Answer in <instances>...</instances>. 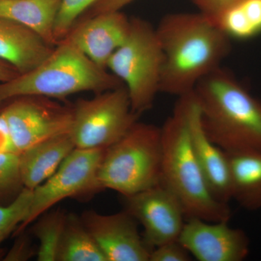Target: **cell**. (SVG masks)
I'll list each match as a JSON object with an SVG mask.
<instances>
[{"mask_svg":"<svg viewBox=\"0 0 261 261\" xmlns=\"http://www.w3.org/2000/svg\"><path fill=\"white\" fill-rule=\"evenodd\" d=\"M155 30L164 56L160 92L170 95L191 93L231 50V39L200 12L169 13Z\"/></svg>","mask_w":261,"mask_h":261,"instance_id":"obj_1","label":"cell"},{"mask_svg":"<svg viewBox=\"0 0 261 261\" xmlns=\"http://www.w3.org/2000/svg\"><path fill=\"white\" fill-rule=\"evenodd\" d=\"M194 96L208 138L226 152L261 151V101L220 66L196 84Z\"/></svg>","mask_w":261,"mask_h":261,"instance_id":"obj_2","label":"cell"},{"mask_svg":"<svg viewBox=\"0 0 261 261\" xmlns=\"http://www.w3.org/2000/svg\"><path fill=\"white\" fill-rule=\"evenodd\" d=\"M161 128L160 183L177 197L186 220L229 221V205L219 202L211 193L192 149L184 96L178 97L172 114Z\"/></svg>","mask_w":261,"mask_h":261,"instance_id":"obj_3","label":"cell"},{"mask_svg":"<svg viewBox=\"0 0 261 261\" xmlns=\"http://www.w3.org/2000/svg\"><path fill=\"white\" fill-rule=\"evenodd\" d=\"M124 85L66 38L34 69L0 83V104L23 96L63 99L82 92L98 94Z\"/></svg>","mask_w":261,"mask_h":261,"instance_id":"obj_4","label":"cell"},{"mask_svg":"<svg viewBox=\"0 0 261 261\" xmlns=\"http://www.w3.org/2000/svg\"><path fill=\"white\" fill-rule=\"evenodd\" d=\"M161 159V127L136 122L121 140L105 149L98 186L123 197L144 191L160 183Z\"/></svg>","mask_w":261,"mask_h":261,"instance_id":"obj_5","label":"cell"},{"mask_svg":"<svg viewBox=\"0 0 261 261\" xmlns=\"http://www.w3.org/2000/svg\"><path fill=\"white\" fill-rule=\"evenodd\" d=\"M130 20L128 35L107 68L124 84L132 111L140 116L152 108L160 92L164 56L155 28L143 19Z\"/></svg>","mask_w":261,"mask_h":261,"instance_id":"obj_6","label":"cell"},{"mask_svg":"<svg viewBox=\"0 0 261 261\" xmlns=\"http://www.w3.org/2000/svg\"><path fill=\"white\" fill-rule=\"evenodd\" d=\"M73 108L70 135L75 148L106 149L121 140L138 121L125 85L80 99Z\"/></svg>","mask_w":261,"mask_h":261,"instance_id":"obj_7","label":"cell"},{"mask_svg":"<svg viewBox=\"0 0 261 261\" xmlns=\"http://www.w3.org/2000/svg\"><path fill=\"white\" fill-rule=\"evenodd\" d=\"M13 99L0 113L6 141L5 150L19 154L42 141L70 132L73 108L39 96Z\"/></svg>","mask_w":261,"mask_h":261,"instance_id":"obj_8","label":"cell"},{"mask_svg":"<svg viewBox=\"0 0 261 261\" xmlns=\"http://www.w3.org/2000/svg\"><path fill=\"white\" fill-rule=\"evenodd\" d=\"M104 152L102 149H73L50 177L33 190L30 211L15 234L23 232L29 224L61 201L100 190L97 177Z\"/></svg>","mask_w":261,"mask_h":261,"instance_id":"obj_9","label":"cell"},{"mask_svg":"<svg viewBox=\"0 0 261 261\" xmlns=\"http://www.w3.org/2000/svg\"><path fill=\"white\" fill-rule=\"evenodd\" d=\"M124 197L125 210L143 228V238L153 250L163 244L176 241L186 221L177 197L161 183Z\"/></svg>","mask_w":261,"mask_h":261,"instance_id":"obj_10","label":"cell"},{"mask_svg":"<svg viewBox=\"0 0 261 261\" xmlns=\"http://www.w3.org/2000/svg\"><path fill=\"white\" fill-rule=\"evenodd\" d=\"M228 221L187 219L178 242L199 261H242L250 253V240Z\"/></svg>","mask_w":261,"mask_h":261,"instance_id":"obj_11","label":"cell"},{"mask_svg":"<svg viewBox=\"0 0 261 261\" xmlns=\"http://www.w3.org/2000/svg\"><path fill=\"white\" fill-rule=\"evenodd\" d=\"M81 218L107 261H149L152 250L126 210L111 215L87 211Z\"/></svg>","mask_w":261,"mask_h":261,"instance_id":"obj_12","label":"cell"},{"mask_svg":"<svg viewBox=\"0 0 261 261\" xmlns=\"http://www.w3.org/2000/svg\"><path fill=\"white\" fill-rule=\"evenodd\" d=\"M184 97L190 140L196 159L215 198L228 205L232 198L227 154L206 135L193 92Z\"/></svg>","mask_w":261,"mask_h":261,"instance_id":"obj_13","label":"cell"},{"mask_svg":"<svg viewBox=\"0 0 261 261\" xmlns=\"http://www.w3.org/2000/svg\"><path fill=\"white\" fill-rule=\"evenodd\" d=\"M130 23L121 10L106 12L84 18L65 38L91 61L107 68L108 60L126 39Z\"/></svg>","mask_w":261,"mask_h":261,"instance_id":"obj_14","label":"cell"},{"mask_svg":"<svg viewBox=\"0 0 261 261\" xmlns=\"http://www.w3.org/2000/svg\"><path fill=\"white\" fill-rule=\"evenodd\" d=\"M56 47L21 24L0 17V59L27 73L50 56Z\"/></svg>","mask_w":261,"mask_h":261,"instance_id":"obj_15","label":"cell"},{"mask_svg":"<svg viewBox=\"0 0 261 261\" xmlns=\"http://www.w3.org/2000/svg\"><path fill=\"white\" fill-rule=\"evenodd\" d=\"M75 148L68 132L42 141L19 153L24 187L33 190L44 183Z\"/></svg>","mask_w":261,"mask_h":261,"instance_id":"obj_16","label":"cell"},{"mask_svg":"<svg viewBox=\"0 0 261 261\" xmlns=\"http://www.w3.org/2000/svg\"><path fill=\"white\" fill-rule=\"evenodd\" d=\"M231 198L247 211L261 209V151L226 152Z\"/></svg>","mask_w":261,"mask_h":261,"instance_id":"obj_17","label":"cell"},{"mask_svg":"<svg viewBox=\"0 0 261 261\" xmlns=\"http://www.w3.org/2000/svg\"><path fill=\"white\" fill-rule=\"evenodd\" d=\"M61 0H0V17L32 29L56 47L54 24Z\"/></svg>","mask_w":261,"mask_h":261,"instance_id":"obj_18","label":"cell"},{"mask_svg":"<svg viewBox=\"0 0 261 261\" xmlns=\"http://www.w3.org/2000/svg\"><path fill=\"white\" fill-rule=\"evenodd\" d=\"M57 261H107L82 218L66 214Z\"/></svg>","mask_w":261,"mask_h":261,"instance_id":"obj_19","label":"cell"},{"mask_svg":"<svg viewBox=\"0 0 261 261\" xmlns=\"http://www.w3.org/2000/svg\"><path fill=\"white\" fill-rule=\"evenodd\" d=\"M215 23L230 39L248 40L261 34V0H240L225 10Z\"/></svg>","mask_w":261,"mask_h":261,"instance_id":"obj_20","label":"cell"},{"mask_svg":"<svg viewBox=\"0 0 261 261\" xmlns=\"http://www.w3.org/2000/svg\"><path fill=\"white\" fill-rule=\"evenodd\" d=\"M33 227V233L39 241L37 260L57 261L58 248L64 229L66 214L56 210L44 213Z\"/></svg>","mask_w":261,"mask_h":261,"instance_id":"obj_21","label":"cell"},{"mask_svg":"<svg viewBox=\"0 0 261 261\" xmlns=\"http://www.w3.org/2000/svg\"><path fill=\"white\" fill-rule=\"evenodd\" d=\"M33 198V190L24 187L14 200L0 206V244L27 219Z\"/></svg>","mask_w":261,"mask_h":261,"instance_id":"obj_22","label":"cell"},{"mask_svg":"<svg viewBox=\"0 0 261 261\" xmlns=\"http://www.w3.org/2000/svg\"><path fill=\"white\" fill-rule=\"evenodd\" d=\"M98 1L99 0H61L53 31L57 44L68 36L80 15Z\"/></svg>","mask_w":261,"mask_h":261,"instance_id":"obj_23","label":"cell"},{"mask_svg":"<svg viewBox=\"0 0 261 261\" xmlns=\"http://www.w3.org/2000/svg\"><path fill=\"white\" fill-rule=\"evenodd\" d=\"M23 188L20 155L13 151H0V197L21 192Z\"/></svg>","mask_w":261,"mask_h":261,"instance_id":"obj_24","label":"cell"},{"mask_svg":"<svg viewBox=\"0 0 261 261\" xmlns=\"http://www.w3.org/2000/svg\"><path fill=\"white\" fill-rule=\"evenodd\" d=\"M192 255L181 243L176 241L163 244L151 251L149 261H190Z\"/></svg>","mask_w":261,"mask_h":261,"instance_id":"obj_25","label":"cell"},{"mask_svg":"<svg viewBox=\"0 0 261 261\" xmlns=\"http://www.w3.org/2000/svg\"><path fill=\"white\" fill-rule=\"evenodd\" d=\"M198 12L213 22H216L219 15L231 5L240 0H190Z\"/></svg>","mask_w":261,"mask_h":261,"instance_id":"obj_26","label":"cell"},{"mask_svg":"<svg viewBox=\"0 0 261 261\" xmlns=\"http://www.w3.org/2000/svg\"><path fill=\"white\" fill-rule=\"evenodd\" d=\"M10 251L5 255V261H25L32 258L37 251H34L32 242L27 235L23 232L19 233Z\"/></svg>","mask_w":261,"mask_h":261,"instance_id":"obj_27","label":"cell"},{"mask_svg":"<svg viewBox=\"0 0 261 261\" xmlns=\"http://www.w3.org/2000/svg\"><path fill=\"white\" fill-rule=\"evenodd\" d=\"M135 0H99L88 10L87 18L106 12L118 11Z\"/></svg>","mask_w":261,"mask_h":261,"instance_id":"obj_28","label":"cell"},{"mask_svg":"<svg viewBox=\"0 0 261 261\" xmlns=\"http://www.w3.org/2000/svg\"><path fill=\"white\" fill-rule=\"evenodd\" d=\"M18 75V72L13 65L0 59V83L8 82Z\"/></svg>","mask_w":261,"mask_h":261,"instance_id":"obj_29","label":"cell"},{"mask_svg":"<svg viewBox=\"0 0 261 261\" xmlns=\"http://www.w3.org/2000/svg\"><path fill=\"white\" fill-rule=\"evenodd\" d=\"M5 254L4 250H3V249H0V260H1L2 258H4Z\"/></svg>","mask_w":261,"mask_h":261,"instance_id":"obj_30","label":"cell"},{"mask_svg":"<svg viewBox=\"0 0 261 261\" xmlns=\"http://www.w3.org/2000/svg\"><path fill=\"white\" fill-rule=\"evenodd\" d=\"M0 129L3 130V125H2L1 122H0ZM3 132H4V130H3Z\"/></svg>","mask_w":261,"mask_h":261,"instance_id":"obj_31","label":"cell"}]
</instances>
